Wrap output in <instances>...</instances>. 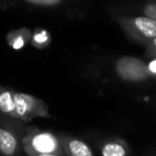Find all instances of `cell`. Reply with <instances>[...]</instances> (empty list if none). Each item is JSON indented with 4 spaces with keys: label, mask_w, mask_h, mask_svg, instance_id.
Instances as JSON below:
<instances>
[{
    "label": "cell",
    "mask_w": 156,
    "mask_h": 156,
    "mask_svg": "<svg viewBox=\"0 0 156 156\" xmlns=\"http://www.w3.org/2000/svg\"><path fill=\"white\" fill-rule=\"evenodd\" d=\"M0 110L23 119L48 115L46 106L43 101L28 94L11 91H4L0 94Z\"/></svg>",
    "instance_id": "6da1fadb"
},
{
    "label": "cell",
    "mask_w": 156,
    "mask_h": 156,
    "mask_svg": "<svg viewBox=\"0 0 156 156\" xmlns=\"http://www.w3.org/2000/svg\"><path fill=\"white\" fill-rule=\"evenodd\" d=\"M116 69L121 78L133 82L145 79L149 72L147 67L144 65L141 60L132 56H126L119 58L117 61Z\"/></svg>",
    "instance_id": "7a4b0ae2"
},
{
    "label": "cell",
    "mask_w": 156,
    "mask_h": 156,
    "mask_svg": "<svg viewBox=\"0 0 156 156\" xmlns=\"http://www.w3.org/2000/svg\"><path fill=\"white\" fill-rule=\"evenodd\" d=\"M24 143L26 149L30 156L39 154H52L57 150V141L50 133H38L26 139Z\"/></svg>",
    "instance_id": "3957f363"
},
{
    "label": "cell",
    "mask_w": 156,
    "mask_h": 156,
    "mask_svg": "<svg viewBox=\"0 0 156 156\" xmlns=\"http://www.w3.org/2000/svg\"><path fill=\"white\" fill-rule=\"evenodd\" d=\"M134 28L146 38H156V21L149 17H136L133 21Z\"/></svg>",
    "instance_id": "277c9868"
},
{
    "label": "cell",
    "mask_w": 156,
    "mask_h": 156,
    "mask_svg": "<svg viewBox=\"0 0 156 156\" xmlns=\"http://www.w3.org/2000/svg\"><path fill=\"white\" fill-rule=\"evenodd\" d=\"M17 149V140L16 138L7 130L0 128V151L4 155L11 156L15 154Z\"/></svg>",
    "instance_id": "5b68a950"
},
{
    "label": "cell",
    "mask_w": 156,
    "mask_h": 156,
    "mask_svg": "<svg viewBox=\"0 0 156 156\" xmlns=\"http://www.w3.org/2000/svg\"><path fill=\"white\" fill-rule=\"evenodd\" d=\"M68 149L72 156H93L89 146L80 140H71L68 144Z\"/></svg>",
    "instance_id": "8992f818"
},
{
    "label": "cell",
    "mask_w": 156,
    "mask_h": 156,
    "mask_svg": "<svg viewBox=\"0 0 156 156\" xmlns=\"http://www.w3.org/2000/svg\"><path fill=\"white\" fill-rule=\"evenodd\" d=\"M101 154L102 156H126V150L121 144L110 143L102 147Z\"/></svg>",
    "instance_id": "52a82bcc"
},
{
    "label": "cell",
    "mask_w": 156,
    "mask_h": 156,
    "mask_svg": "<svg viewBox=\"0 0 156 156\" xmlns=\"http://www.w3.org/2000/svg\"><path fill=\"white\" fill-rule=\"evenodd\" d=\"M144 12L146 15V17L156 21V4H151V5H147L145 9H144Z\"/></svg>",
    "instance_id": "ba28073f"
},
{
    "label": "cell",
    "mask_w": 156,
    "mask_h": 156,
    "mask_svg": "<svg viewBox=\"0 0 156 156\" xmlns=\"http://www.w3.org/2000/svg\"><path fill=\"white\" fill-rule=\"evenodd\" d=\"M30 4L34 5H40V6H51V5H56L60 1L58 0H28Z\"/></svg>",
    "instance_id": "9c48e42d"
},
{
    "label": "cell",
    "mask_w": 156,
    "mask_h": 156,
    "mask_svg": "<svg viewBox=\"0 0 156 156\" xmlns=\"http://www.w3.org/2000/svg\"><path fill=\"white\" fill-rule=\"evenodd\" d=\"M34 40L35 41H39V43H44L46 40V33L45 32H40L38 34L34 35Z\"/></svg>",
    "instance_id": "30bf717a"
},
{
    "label": "cell",
    "mask_w": 156,
    "mask_h": 156,
    "mask_svg": "<svg viewBox=\"0 0 156 156\" xmlns=\"http://www.w3.org/2000/svg\"><path fill=\"white\" fill-rule=\"evenodd\" d=\"M23 44H24V41H23V38H21V37H18V38H16L15 39V41H13V48L15 49H21L22 46H23Z\"/></svg>",
    "instance_id": "8fae6325"
},
{
    "label": "cell",
    "mask_w": 156,
    "mask_h": 156,
    "mask_svg": "<svg viewBox=\"0 0 156 156\" xmlns=\"http://www.w3.org/2000/svg\"><path fill=\"white\" fill-rule=\"evenodd\" d=\"M147 69H149V72H151V73L156 74V60H152V61L149 63Z\"/></svg>",
    "instance_id": "7c38bea8"
},
{
    "label": "cell",
    "mask_w": 156,
    "mask_h": 156,
    "mask_svg": "<svg viewBox=\"0 0 156 156\" xmlns=\"http://www.w3.org/2000/svg\"><path fill=\"white\" fill-rule=\"evenodd\" d=\"M32 156H56L54 154H39V155H32Z\"/></svg>",
    "instance_id": "4fadbf2b"
},
{
    "label": "cell",
    "mask_w": 156,
    "mask_h": 156,
    "mask_svg": "<svg viewBox=\"0 0 156 156\" xmlns=\"http://www.w3.org/2000/svg\"><path fill=\"white\" fill-rule=\"evenodd\" d=\"M154 45H155V46H156V38H155V39H154Z\"/></svg>",
    "instance_id": "5bb4252c"
}]
</instances>
